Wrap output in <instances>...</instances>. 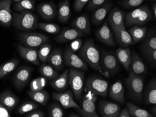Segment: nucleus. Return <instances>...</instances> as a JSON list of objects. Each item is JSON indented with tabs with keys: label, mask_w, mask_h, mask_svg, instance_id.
<instances>
[{
	"label": "nucleus",
	"mask_w": 156,
	"mask_h": 117,
	"mask_svg": "<svg viewBox=\"0 0 156 117\" xmlns=\"http://www.w3.org/2000/svg\"><path fill=\"white\" fill-rule=\"evenodd\" d=\"M80 50V55L85 62L93 69L98 71L105 76L101 66L100 55L93 40L89 39L85 41Z\"/></svg>",
	"instance_id": "f257e3e1"
},
{
	"label": "nucleus",
	"mask_w": 156,
	"mask_h": 117,
	"mask_svg": "<svg viewBox=\"0 0 156 117\" xmlns=\"http://www.w3.org/2000/svg\"><path fill=\"white\" fill-rule=\"evenodd\" d=\"M12 23L15 28L21 31H30L38 28V17L30 11L25 10L19 13L11 11Z\"/></svg>",
	"instance_id": "f03ea898"
},
{
	"label": "nucleus",
	"mask_w": 156,
	"mask_h": 117,
	"mask_svg": "<svg viewBox=\"0 0 156 117\" xmlns=\"http://www.w3.org/2000/svg\"><path fill=\"white\" fill-rule=\"evenodd\" d=\"M129 97L133 101L141 103L143 98L144 79L141 75L129 72V75L124 79Z\"/></svg>",
	"instance_id": "7ed1b4c3"
},
{
	"label": "nucleus",
	"mask_w": 156,
	"mask_h": 117,
	"mask_svg": "<svg viewBox=\"0 0 156 117\" xmlns=\"http://www.w3.org/2000/svg\"><path fill=\"white\" fill-rule=\"evenodd\" d=\"M85 72L80 70L71 68L68 74L69 84L73 96L77 100H80L84 88Z\"/></svg>",
	"instance_id": "20e7f679"
},
{
	"label": "nucleus",
	"mask_w": 156,
	"mask_h": 117,
	"mask_svg": "<svg viewBox=\"0 0 156 117\" xmlns=\"http://www.w3.org/2000/svg\"><path fill=\"white\" fill-rule=\"evenodd\" d=\"M108 82L100 77L91 76L87 78L85 83L84 90L85 92H92L96 96L106 98L108 92Z\"/></svg>",
	"instance_id": "39448f33"
},
{
	"label": "nucleus",
	"mask_w": 156,
	"mask_h": 117,
	"mask_svg": "<svg viewBox=\"0 0 156 117\" xmlns=\"http://www.w3.org/2000/svg\"><path fill=\"white\" fill-rule=\"evenodd\" d=\"M18 39L21 44L27 48H33L45 44L49 38L39 33H23L19 34Z\"/></svg>",
	"instance_id": "423d86ee"
},
{
	"label": "nucleus",
	"mask_w": 156,
	"mask_h": 117,
	"mask_svg": "<svg viewBox=\"0 0 156 117\" xmlns=\"http://www.w3.org/2000/svg\"><path fill=\"white\" fill-rule=\"evenodd\" d=\"M100 64L106 77L113 76L119 70V62L114 55L110 52L103 53Z\"/></svg>",
	"instance_id": "0eeeda50"
},
{
	"label": "nucleus",
	"mask_w": 156,
	"mask_h": 117,
	"mask_svg": "<svg viewBox=\"0 0 156 117\" xmlns=\"http://www.w3.org/2000/svg\"><path fill=\"white\" fill-rule=\"evenodd\" d=\"M63 57L65 64L71 68L82 71H87L88 69L86 63L73 52L69 47L66 48Z\"/></svg>",
	"instance_id": "6e6552de"
},
{
	"label": "nucleus",
	"mask_w": 156,
	"mask_h": 117,
	"mask_svg": "<svg viewBox=\"0 0 156 117\" xmlns=\"http://www.w3.org/2000/svg\"><path fill=\"white\" fill-rule=\"evenodd\" d=\"M73 96L72 91L70 90H68L63 93L53 92L52 94V98L60 102L64 109H68L69 108L80 109V107L75 102Z\"/></svg>",
	"instance_id": "1a4fd4ad"
},
{
	"label": "nucleus",
	"mask_w": 156,
	"mask_h": 117,
	"mask_svg": "<svg viewBox=\"0 0 156 117\" xmlns=\"http://www.w3.org/2000/svg\"><path fill=\"white\" fill-rule=\"evenodd\" d=\"M96 38L101 42L109 46H114L115 42L114 40L113 34L108 24L105 22L95 32Z\"/></svg>",
	"instance_id": "9d476101"
},
{
	"label": "nucleus",
	"mask_w": 156,
	"mask_h": 117,
	"mask_svg": "<svg viewBox=\"0 0 156 117\" xmlns=\"http://www.w3.org/2000/svg\"><path fill=\"white\" fill-rule=\"evenodd\" d=\"M37 10L41 18L46 21L55 19L58 13L57 6L52 2L40 3Z\"/></svg>",
	"instance_id": "9b49d317"
},
{
	"label": "nucleus",
	"mask_w": 156,
	"mask_h": 117,
	"mask_svg": "<svg viewBox=\"0 0 156 117\" xmlns=\"http://www.w3.org/2000/svg\"><path fill=\"white\" fill-rule=\"evenodd\" d=\"M124 17L125 13L117 7L114 8L109 12L108 22L114 33L124 24Z\"/></svg>",
	"instance_id": "f8f14e48"
},
{
	"label": "nucleus",
	"mask_w": 156,
	"mask_h": 117,
	"mask_svg": "<svg viewBox=\"0 0 156 117\" xmlns=\"http://www.w3.org/2000/svg\"><path fill=\"white\" fill-rule=\"evenodd\" d=\"M131 52V59L129 72L138 75L146 73L147 71V67L145 62L134 50H132Z\"/></svg>",
	"instance_id": "ddd939ff"
},
{
	"label": "nucleus",
	"mask_w": 156,
	"mask_h": 117,
	"mask_svg": "<svg viewBox=\"0 0 156 117\" xmlns=\"http://www.w3.org/2000/svg\"><path fill=\"white\" fill-rule=\"evenodd\" d=\"M121 107L116 103L108 101H103L99 105V112L101 117H117Z\"/></svg>",
	"instance_id": "4468645a"
},
{
	"label": "nucleus",
	"mask_w": 156,
	"mask_h": 117,
	"mask_svg": "<svg viewBox=\"0 0 156 117\" xmlns=\"http://www.w3.org/2000/svg\"><path fill=\"white\" fill-rule=\"evenodd\" d=\"M12 0L0 1V24L9 27L12 23V15L10 8Z\"/></svg>",
	"instance_id": "2eb2a0df"
},
{
	"label": "nucleus",
	"mask_w": 156,
	"mask_h": 117,
	"mask_svg": "<svg viewBox=\"0 0 156 117\" xmlns=\"http://www.w3.org/2000/svg\"><path fill=\"white\" fill-rule=\"evenodd\" d=\"M85 34L77 29L65 28L61 30L60 33L55 37L57 42L64 43L73 41L76 38H80Z\"/></svg>",
	"instance_id": "dca6fc26"
},
{
	"label": "nucleus",
	"mask_w": 156,
	"mask_h": 117,
	"mask_svg": "<svg viewBox=\"0 0 156 117\" xmlns=\"http://www.w3.org/2000/svg\"><path fill=\"white\" fill-rule=\"evenodd\" d=\"M31 68L24 67L18 71L15 75L13 80L14 86L18 90H21L28 83L31 73Z\"/></svg>",
	"instance_id": "f3484780"
},
{
	"label": "nucleus",
	"mask_w": 156,
	"mask_h": 117,
	"mask_svg": "<svg viewBox=\"0 0 156 117\" xmlns=\"http://www.w3.org/2000/svg\"><path fill=\"white\" fill-rule=\"evenodd\" d=\"M109 96L112 100L124 104L125 101V89L122 82L119 80L113 84L109 90Z\"/></svg>",
	"instance_id": "a211bd4d"
},
{
	"label": "nucleus",
	"mask_w": 156,
	"mask_h": 117,
	"mask_svg": "<svg viewBox=\"0 0 156 117\" xmlns=\"http://www.w3.org/2000/svg\"><path fill=\"white\" fill-rule=\"evenodd\" d=\"M17 50L20 56L24 60L36 65H39L37 50L33 48H27L21 44L17 45Z\"/></svg>",
	"instance_id": "6ab92c4d"
},
{
	"label": "nucleus",
	"mask_w": 156,
	"mask_h": 117,
	"mask_svg": "<svg viewBox=\"0 0 156 117\" xmlns=\"http://www.w3.org/2000/svg\"><path fill=\"white\" fill-rule=\"evenodd\" d=\"M113 6V3L107 2L94 9L92 15V23L95 25L101 24Z\"/></svg>",
	"instance_id": "aec40b11"
},
{
	"label": "nucleus",
	"mask_w": 156,
	"mask_h": 117,
	"mask_svg": "<svg viewBox=\"0 0 156 117\" xmlns=\"http://www.w3.org/2000/svg\"><path fill=\"white\" fill-rule=\"evenodd\" d=\"M80 114L85 117H98L95 110V102L83 96L82 99L81 107L77 109Z\"/></svg>",
	"instance_id": "412c9836"
},
{
	"label": "nucleus",
	"mask_w": 156,
	"mask_h": 117,
	"mask_svg": "<svg viewBox=\"0 0 156 117\" xmlns=\"http://www.w3.org/2000/svg\"><path fill=\"white\" fill-rule=\"evenodd\" d=\"M114 34L116 43L121 47L126 48L134 44L131 35L126 30L125 24L122 25Z\"/></svg>",
	"instance_id": "4be33fe9"
},
{
	"label": "nucleus",
	"mask_w": 156,
	"mask_h": 117,
	"mask_svg": "<svg viewBox=\"0 0 156 117\" xmlns=\"http://www.w3.org/2000/svg\"><path fill=\"white\" fill-rule=\"evenodd\" d=\"M19 102V99L14 93L10 91H3L0 93V104L9 112L16 107Z\"/></svg>",
	"instance_id": "5701e85b"
},
{
	"label": "nucleus",
	"mask_w": 156,
	"mask_h": 117,
	"mask_svg": "<svg viewBox=\"0 0 156 117\" xmlns=\"http://www.w3.org/2000/svg\"><path fill=\"white\" fill-rule=\"evenodd\" d=\"M47 62L56 70H61L64 66L63 54L61 49L58 48L51 52Z\"/></svg>",
	"instance_id": "b1692460"
},
{
	"label": "nucleus",
	"mask_w": 156,
	"mask_h": 117,
	"mask_svg": "<svg viewBox=\"0 0 156 117\" xmlns=\"http://www.w3.org/2000/svg\"><path fill=\"white\" fill-rule=\"evenodd\" d=\"M71 25L84 34L88 35L91 32L90 21L87 15H83L74 19Z\"/></svg>",
	"instance_id": "393cba45"
},
{
	"label": "nucleus",
	"mask_w": 156,
	"mask_h": 117,
	"mask_svg": "<svg viewBox=\"0 0 156 117\" xmlns=\"http://www.w3.org/2000/svg\"><path fill=\"white\" fill-rule=\"evenodd\" d=\"M116 57L127 71H129L131 59V52L129 48H118L116 51Z\"/></svg>",
	"instance_id": "a878e982"
},
{
	"label": "nucleus",
	"mask_w": 156,
	"mask_h": 117,
	"mask_svg": "<svg viewBox=\"0 0 156 117\" xmlns=\"http://www.w3.org/2000/svg\"><path fill=\"white\" fill-rule=\"evenodd\" d=\"M69 70L66 69L59 76L53 79L50 83L51 86L58 91H62L66 90L69 85Z\"/></svg>",
	"instance_id": "bb28decb"
},
{
	"label": "nucleus",
	"mask_w": 156,
	"mask_h": 117,
	"mask_svg": "<svg viewBox=\"0 0 156 117\" xmlns=\"http://www.w3.org/2000/svg\"><path fill=\"white\" fill-rule=\"evenodd\" d=\"M58 19L62 23L68 21L71 15L69 0H63L58 3Z\"/></svg>",
	"instance_id": "cd10ccee"
},
{
	"label": "nucleus",
	"mask_w": 156,
	"mask_h": 117,
	"mask_svg": "<svg viewBox=\"0 0 156 117\" xmlns=\"http://www.w3.org/2000/svg\"><path fill=\"white\" fill-rule=\"evenodd\" d=\"M144 101L147 105L156 104V79L152 78L145 88L144 93Z\"/></svg>",
	"instance_id": "c85d7f7f"
},
{
	"label": "nucleus",
	"mask_w": 156,
	"mask_h": 117,
	"mask_svg": "<svg viewBox=\"0 0 156 117\" xmlns=\"http://www.w3.org/2000/svg\"><path fill=\"white\" fill-rule=\"evenodd\" d=\"M145 40L142 45L141 50L144 54L153 50H156V33L153 30H150L146 34Z\"/></svg>",
	"instance_id": "c756f323"
},
{
	"label": "nucleus",
	"mask_w": 156,
	"mask_h": 117,
	"mask_svg": "<svg viewBox=\"0 0 156 117\" xmlns=\"http://www.w3.org/2000/svg\"><path fill=\"white\" fill-rule=\"evenodd\" d=\"M129 30L134 43H137L145 38L147 33V27L135 25Z\"/></svg>",
	"instance_id": "7c9ffc66"
},
{
	"label": "nucleus",
	"mask_w": 156,
	"mask_h": 117,
	"mask_svg": "<svg viewBox=\"0 0 156 117\" xmlns=\"http://www.w3.org/2000/svg\"><path fill=\"white\" fill-rule=\"evenodd\" d=\"M126 107L128 109L130 117H154L149 112L140 108L132 102H126Z\"/></svg>",
	"instance_id": "2f4dec72"
},
{
	"label": "nucleus",
	"mask_w": 156,
	"mask_h": 117,
	"mask_svg": "<svg viewBox=\"0 0 156 117\" xmlns=\"http://www.w3.org/2000/svg\"><path fill=\"white\" fill-rule=\"evenodd\" d=\"M28 94L32 100L36 101L43 106H45L50 99L49 93L43 90V89L37 91L30 90L28 91Z\"/></svg>",
	"instance_id": "473e14b6"
},
{
	"label": "nucleus",
	"mask_w": 156,
	"mask_h": 117,
	"mask_svg": "<svg viewBox=\"0 0 156 117\" xmlns=\"http://www.w3.org/2000/svg\"><path fill=\"white\" fill-rule=\"evenodd\" d=\"M153 19V14L149 6L144 5V8L136 21L134 25L142 26Z\"/></svg>",
	"instance_id": "72a5a7b5"
},
{
	"label": "nucleus",
	"mask_w": 156,
	"mask_h": 117,
	"mask_svg": "<svg viewBox=\"0 0 156 117\" xmlns=\"http://www.w3.org/2000/svg\"><path fill=\"white\" fill-rule=\"evenodd\" d=\"M19 61L16 58H13L7 61L0 66V79L5 77L15 69Z\"/></svg>",
	"instance_id": "f704fd0d"
},
{
	"label": "nucleus",
	"mask_w": 156,
	"mask_h": 117,
	"mask_svg": "<svg viewBox=\"0 0 156 117\" xmlns=\"http://www.w3.org/2000/svg\"><path fill=\"white\" fill-rule=\"evenodd\" d=\"M39 71L42 76L49 80H53L58 77V72L49 64H42L39 68Z\"/></svg>",
	"instance_id": "c9c22d12"
},
{
	"label": "nucleus",
	"mask_w": 156,
	"mask_h": 117,
	"mask_svg": "<svg viewBox=\"0 0 156 117\" xmlns=\"http://www.w3.org/2000/svg\"><path fill=\"white\" fill-rule=\"evenodd\" d=\"M144 6V5H143L140 8L136 9L126 14L124 19V21H125L124 24H125L126 27H129L134 26L136 21L139 16L140 13L143 9Z\"/></svg>",
	"instance_id": "e433bc0d"
},
{
	"label": "nucleus",
	"mask_w": 156,
	"mask_h": 117,
	"mask_svg": "<svg viewBox=\"0 0 156 117\" xmlns=\"http://www.w3.org/2000/svg\"><path fill=\"white\" fill-rule=\"evenodd\" d=\"M35 3L34 0H20L15 4L14 9L19 13L25 10H35Z\"/></svg>",
	"instance_id": "4c0bfd02"
},
{
	"label": "nucleus",
	"mask_w": 156,
	"mask_h": 117,
	"mask_svg": "<svg viewBox=\"0 0 156 117\" xmlns=\"http://www.w3.org/2000/svg\"><path fill=\"white\" fill-rule=\"evenodd\" d=\"M39 107L38 105L33 101H25L17 109V112L20 115H23L24 113L34 111Z\"/></svg>",
	"instance_id": "58836bf2"
},
{
	"label": "nucleus",
	"mask_w": 156,
	"mask_h": 117,
	"mask_svg": "<svg viewBox=\"0 0 156 117\" xmlns=\"http://www.w3.org/2000/svg\"><path fill=\"white\" fill-rule=\"evenodd\" d=\"M52 45L51 44H44L42 45L37 52L38 59L44 64L47 62V58L51 51Z\"/></svg>",
	"instance_id": "ea45409f"
},
{
	"label": "nucleus",
	"mask_w": 156,
	"mask_h": 117,
	"mask_svg": "<svg viewBox=\"0 0 156 117\" xmlns=\"http://www.w3.org/2000/svg\"><path fill=\"white\" fill-rule=\"evenodd\" d=\"M47 82V79L43 76L35 78L32 80L30 83V90L37 91L43 90L46 86Z\"/></svg>",
	"instance_id": "a19ab883"
},
{
	"label": "nucleus",
	"mask_w": 156,
	"mask_h": 117,
	"mask_svg": "<svg viewBox=\"0 0 156 117\" xmlns=\"http://www.w3.org/2000/svg\"><path fill=\"white\" fill-rule=\"evenodd\" d=\"M38 26L40 29L51 34H57L60 32V27L55 23L40 22L38 23Z\"/></svg>",
	"instance_id": "79ce46f5"
},
{
	"label": "nucleus",
	"mask_w": 156,
	"mask_h": 117,
	"mask_svg": "<svg viewBox=\"0 0 156 117\" xmlns=\"http://www.w3.org/2000/svg\"><path fill=\"white\" fill-rule=\"evenodd\" d=\"M64 115L61 106L58 103L52 104L49 108L48 116L50 117H62Z\"/></svg>",
	"instance_id": "37998d69"
},
{
	"label": "nucleus",
	"mask_w": 156,
	"mask_h": 117,
	"mask_svg": "<svg viewBox=\"0 0 156 117\" xmlns=\"http://www.w3.org/2000/svg\"><path fill=\"white\" fill-rule=\"evenodd\" d=\"M144 1V0H122L118 3L123 8L132 9L137 7Z\"/></svg>",
	"instance_id": "c03bdc74"
},
{
	"label": "nucleus",
	"mask_w": 156,
	"mask_h": 117,
	"mask_svg": "<svg viewBox=\"0 0 156 117\" xmlns=\"http://www.w3.org/2000/svg\"><path fill=\"white\" fill-rule=\"evenodd\" d=\"M108 0H90L87 3L86 8L88 10H93L107 2Z\"/></svg>",
	"instance_id": "a18cd8bd"
},
{
	"label": "nucleus",
	"mask_w": 156,
	"mask_h": 117,
	"mask_svg": "<svg viewBox=\"0 0 156 117\" xmlns=\"http://www.w3.org/2000/svg\"><path fill=\"white\" fill-rule=\"evenodd\" d=\"M144 56L148 63L151 64L152 66L156 65V50H153L144 54Z\"/></svg>",
	"instance_id": "49530a36"
},
{
	"label": "nucleus",
	"mask_w": 156,
	"mask_h": 117,
	"mask_svg": "<svg viewBox=\"0 0 156 117\" xmlns=\"http://www.w3.org/2000/svg\"><path fill=\"white\" fill-rule=\"evenodd\" d=\"M82 45V41L80 38H78L71 41L70 43V48L73 52L79 50Z\"/></svg>",
	"instance_id": "de8ad7c7"
},
{
	"label": "nucleus",
	"mask_w": 156,
	"mask_h": 117,
	"mask_svg": "<svg viewBox=\"0 0 156 117\" xmlns=\"http://www.w3.org/2000/svg\"><path fill=\"white\" fill-rule=\"evenodd\" d=\"M90 0H75L73 4V8L75 12H80L81 11L84 6Z\"/></svg>",
	"instance_id": "09e8293b"
},
{
	"label": "nucleus",
	"mask_w": 156,
	"mask_h": 117,
	"mask_svg": "<svg viewBox=\"0 0 156 117\" xmlns=\"http://www.w3.org/2000/svg\"><path fill=\"white\" fill-rule=\"evenodd\" d=\"M45 116L44 112L42 111H36L30 112L28 114H26V117H44Z\"/></svg>",
	"instance_id": "8fccbe9b"
},
{
	"label": "nucleus",
	"mask_w": 156,
	"mask_h": 117,
	"mask_svg": "<svg viewBox=\"0 0 156 117\" xmlns=\"http://www.w3.org/2000/svg\"><path fill=\"white\" fill-rule=\"evenodd\" d=\"M9 111L0 104V117H10Z\"/></svg>",
	"instance_id": "3c124183"
},
{
	"label": "nucleus",
	"mask_w": 156,
	"mask_h": 117,
	"mask_svg": "<svg viewBox=\"0 0 156 117\" xmlns=\"http://www.w3.org/2000/svg\"><path fill=\"white\" fill-rule=\"evenodd\" d=\"M86 94L84 95L85 97H86L88 99L94 101V102H96V100H97V97H96L97 96L94 95V94L92 93V92H89V91L86 92Z\"/></svg>",
	"instance_id": "603ef678"
},
{
	"label": "nucleus",
	"mask_w": 156,
	"mask_h": 117,
	"mask_svg": "<svg viewBox=\"0 0 156 117\" xmlns=\"http://www.w3.org/2000/svg\"><path fill=\"white\" fill-rule=\"evenodd\" d=\"M118 117H130L129 112L128 109L127 107H125L124 109H122L121 111L119 112Z\"/></svg>",
	"instance_id": "864d4df0"
},
{
	"label": "nucleus",
	"mask_w": 156,
	"mask_h": 117,
	"mask_svg": "<svg viewBox=\"0 0 156 117\" xmlns=\"http://www.w3.org/2000/svg\"><path fill=\"white\" fill-rule=\"evenodd\" d=\"M152 14L154 15V18L156 19V4L154 3L152 7Z\"/></svg>",
	"instance_id": "5fc2aeb1"
},
{
	"label": "nucleus",
	"mask_w": 156,
	"mask_h": 117,
	"mask_svg": "<svg viewBox=\"0 0 156 117\" xmlns=\"http://www.w3.org/2000/svg\"><path fill=\"white\" fill-rule=\"evenodd\" d=\"M151 111L152 113H154V117L156 116V105L154 106V107H152L151 109Z\"/></svg>",
	"instance_id": "6e6d98bb"
},
{
	"label": "nucleus",
	"mask_w": 156,
	"mask_h": 117,
	"mask_svg": "<svg viewBox=\"0 0 156 117\" xmlns=\"http://www.w3.org/2000/svg\"><path fill=\"white\" fill-rule=\"evenodd\" d=\"M69 117H80L79 115L75 113H70L69 115Z\"/></svg>",
	"instance_id": "4d7b16f0"
},
{
	"label": "nucleus",
	"mask_w": 156,
	"mask_h": 117,
	"mask_svg": "<svg viewBox=\"0 0 156 117\" xmlns=\"http://www.w3.org/2000/svg\"><path fill=\"white\" fill-rule=\"evenodd\" d=\"M14 1H15L16 2H19L20 1V0H14Z\"/></svg>",
	"instance_id": "13d9d810"
},
{
	"label": "nucleus",
	"mask_w": 156,
	"mask_h": 117,
	"mask_svg": "<svg viewBox=\"0 0 156 117\" xmlns=\"http://www.w3.org/2000/svg\"><path fill=\"white\" fill-rule=\"evenodd\" d=\"M150 1H155V2H156V0H150Z\"/></svg>",
	"instance_id": "bf43d9fd"
}]
</instances>
